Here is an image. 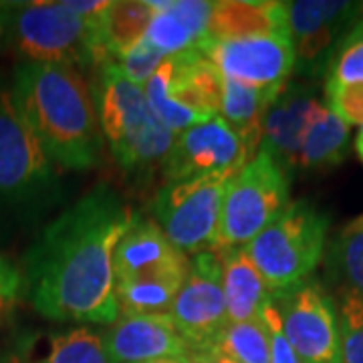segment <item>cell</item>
Returning a JSON list of instances; mask_svg holds the SVG:
<instances>
[{"label":"cell","instance_id":"cell-1","mask_svg":"<svg viewBox=\"0 0 363 363\" xmlns=\"http://www.w3.org/2000/svg\"><path fill=\"white\" fill-rule=\"evenodd\" d=\"M133 214L99 184L61 212L26 250L23 295L52 321L111 325L119 317L113 252Z\"/></svg>","mask_w":363,"mask_h":363},{"label":"cell","instance_id":"cell-2","mask_svg":"<svg viewBox=\"0 0 363 363\" xmlns=\"http://www.w3.org/2000/svg\"><path fill=\"white\" fill-rule=\"evenodd\" d=\"M11 85L18 113L52 164L89 169L99 162L104 133L93 91L81 69L21 61Z\"/></svg>","mask_w":363,"mask_h":363},{"label":"cell","instance_id":"cell-3","mask_svg":"<svg viewBox=\"0 0 363 363\" xmlns=\"http://www.w3.org/2000/svg\"><path fill=\"white\" fill-rule=\"evenodd\" d=\"M91 91L99 128L119 168L131 174L162 164L176 135L154 116L143 87L128 81L111 61H101Z\"/></svg>","mask_w":363,"mask_h":363},{"label":"cell","instance_id":"cell-4","mask_svg":"<svg viewBox=\"0 0 363 363\" xmlns=\"http://www.w3.org/2000/svg\"><path fill=\"white\" fill-rule=\"evenodd\" d=\"M0 43L26 63L89 69L97 59V33L52 0H0Z\"/></svg>","mask_w":363,"mask_h":363},{"label":"cell","instance_id":"cell-5","mask_svg":"<svg viewBox=\"0 0 363 363\" xmlns=\"http://www.w3.org/2000/svg\"><path fill=\"white\" fill-rule=\"evenodd\" d=\"M327 233L329 216L309 200H295L245 248L272 293L311 279L323 259Z\"/></svg>","mask_w":363,"mask_h":363},{"label":"cell","instance_id":"cell-6","mask_svg":"<svg viewBox=\"0 0 363 363\" xmlns=\"http://www.w3.org/2000/svg\"><path fill=\"white\" fill-rule=\"evenodd\" d=\"M57 190L52 160L18 113L11 81L0 75V210H40Z\"/></svg>","mask_w":363,"mask_h":363},{"label":"cell","instance_id":"cell-7","mask_svg":"<svg viewBox=\"0 0 363 363\" xmlns=\"http://www.w3.org/2000/svg\"><path fill=\"white\" fill-rule=\"evenodd\" d=\"M154 116L174 135L220 113L222 75L198 49L166 57L143 85Z\"/></svg>","mask_w":363,"mask_h":363},{"label":"cell","instance_id":"cell-8","mask_svg":"<svg viewBox=\"0 0 363 363\" xmlns=\"http://www.w3.org/2000/svg\"><path fill=\"white\" fill-rule=\"evenodd\" d=\"M291 176L262 152L228 182L212 252L247 247L289 204Z\"/></svg>","mask_w":363,"mask_h":363},{"label":"cell","instance_id":"cell-9","mask_svg":"<svg viewBox=\"0 0 363 363\" xmlns=\"http://www.w3.org/2000/svg\"><path fill=\"white\" fill-rule=\"evenodd\" d=\"M236 172L210 174L169 184L156 198L157 226L184 255L212 250L220 220L222 200Z\"/></svg>","mask_w":363,"mask_h":363},{"label":"cell","instance_id":"cell-10","mask_svg":"<svg viewBox=\"0 0 363 363\" xmlns=\"http://www.w3.org/2000/svg\"><path fill=\"white\" fill-rule=\"evenodd\" d=\"M271 301L286 341L301 362L341 363L339 313L319 281L307 279L283 291H272Z\"/></svg>","mask_w":363,"mask_h":363},{"label":"cell","instance_id":"cell-11","mask_svg":"<svg viewBox=\"0 0 363 363\" xmlns=\"http://www.w3.org/2000/svg\"><path fill=\"white\" fill-rule=\"evenodd\" d=\"M286 4V26L295 49V73L325 77L329 59L345 33L363 16V2L297 0Z\"/></svg>","mask_w":363,"mask_h":363},{"label":"cell","instance_id":"cell-12","mask_svg":"<svg viewBox=\"0 0 363 363\" xmlns=\"http://www.w3.org/2000/svg\"><path fill=\"white\" fill-rule=\"evenodd\" d=\"M168 315L190 351L210 347L230 323L222 289V264L216 252L204 250L192 257L186 281Z\"/></svg>","mask_w":363,"mask_h":363},{"label":"cell","instance_id":"cell-13","mask_svg":"<svg viewBox=\"0 0 363 363\" xmlns=\"http://www.w3.org/2000/svg\"><path fill=\"white\" fill-rule=\"evenodd\" d=\"M204 52L222 77L259 89H283L295 73V49L286 35L233 40H202Z\"/></svg>","mask_w":363,"mask_h":363},{"label":"cell","instance_id":"cell-14","mask_svg":"<svg viewBox=\"0 0 363 363\" xmlns=\"http://www.w3.org/2000/svg\"><path fill=\"white\" fill-rule=\"evenodd\" d=\"M248 160L252 157L238 135L216 116L176 135L162 162V176L169 186L210 174L238 172Z\"/></svg>","mask_w":363,"mask_h":363},{"label":"cell","instance_id":"cell-15","mask_svg":"<svg viewBox=\"0 0 363 363\" xmlns=\"http://www.w3.org/2000/svg\"><path fill=\"white\" fill-rule=\"evenodd\" d=\"M317 89L311 83H286L272 99L262 119V140L259 152L293 178L297 172L301 143L313 119L321 111Z\"/></svg>","mask_w":363,"mask_h":363},{"label":"cell","instance_id":"cell-16","mask_svg":"<svg viewBox=\"0 0 363 363\" xmlns=\"http://www.w3.org/2000/svg\"><path fill=\"white\" fill-rule=\"evenodd\" d=\"M101 337L111 363H145L190 353L168 313H119Z\"/></svg>","mask_w":363,"mask_h":363},{"label":"cell","instance_id":"cell-17","mask_svg":"<svg viewBox=\"0 0 363 363\" xmlns=\"http://www.w3.org/2000/svg\"><path fill=\"white\" fill-rule=\"evenodd\" d=\"M186 264H190L188 255L169 242L157 222L142 216H133L130 228L121 236L113 252L116 281Z\"/></svg>","mask_w":363,"mask_h":363},{"label":"cell","instance_id":"cell-18","mask_svg":"<svg viewBox=\"0 0 363 363\" xmlns=\"http://www.w3.org/2000/svg\"><path fill=\"white\" fill-rule=\"evenodd\" d=\"M154 9V18L145 33L157 51L166 57L198 49L206 39L208 18L212 2L206 0H150Z\"/></svg>","mask_w":363,"mask_h":363},{"label":"cell","instance_id":"cell-19","mask_svg":"<svg viewBox=\"0 0 363 363\" xmlns=\"http://www.w3.org/2000/svg\"><path fill=\"white\" fill-rule=\"evenodd\" d=\"M262 35H286V4L271 0H220L212 2L206 39L233 40Z\"/></svg>","mask_w":363,"mask_h":363},{"label":"cell","instance_id":"cell-20","mask_svg":"<svg viewBox=\"0 0 363 363\" xmlns=\"http://www.w3.org/2000/svg\"><path fill=\"white\" fill-rule=\"evenodd\" d=\"M216 255L222 264V289L228 321L238 323L257 319L260 307L271 297V289L248 257L247 248H224Z\"/></svg>","mask_w":363,"mask_h":363},{"label":"cell","instance_id":"cell-21","mask_svg":"<svg viewBox=\"0 0 363 363\" xmlns=\"http://www.w3.org/2000/svg\"><path fill=\"white\" fill-rule=\"evenodd\" d=\"M279 91L281 89H259L222 77L218 117L238 135L250 157H255L259 152L262 140V119Z\"/></svg>","mask_w":363,"mask_h":363},{"label":"cell","instance_id":"cell-22","mask_svg":"<svg viewBox=\"0 0 363 363\" xmlns=\"http://www.w3.org/2000/svg\"><path fill=\"white\" fill-rule=\"evenodd\" d=\"M154 18V9L142 0H116L109 2L104 21L97 28V59L101 61H117L121 55L130 51L145 37L150 23ZM93 65V67H95Z\"/></svg>","mask_w":363,"mask_h":363},{"label":"cell","instance_id":"cell-23","mask_svg":"<svg viewBox=\"0 0 363 363\" xmlns=\"http://www.w3.org/2000/svg\"><path fill=\"white\" fill-rule=\"evenodd\" d=\"M188 267L190 264L117 279L116 298L119 313H138V315L169 313L174 298L186 281Z\"/></svg>","mask_w":363,"mask_h":363},{"label":"cell","instance_id":"cell-24","mask_svg":"<svg viewBox=\"0 0 363 363\" xmlns=\"http://www.w3.org/2000/svg\"><path fill=\"white\" fill-rule=\"evenodd\" d=\"M350 125L323 105L301 143L297 169L319 172L335 168L350 154Z\"/></svg>","mask_w":363,"mask_h":363},{"label":"cell","instance_id":"cell-25","mask_svg":"<svg viewBox=\"0 0 363 363\" xmlns=\"http://www.w3.org/2000/svg\"><path fill=\"white\" fill-rule=\"evenodd\" d=\"M325 269L339 295L345 293L363 301V214L335 234L327 250Z\"/></svg>","mask_w":363,"mask_h":363},{"label":"cell","instance_id":"cell-26","mask_svg":"<svg viewBox=\"0 0 363 363\" xmlns=\"http://www.w3.org/2000/svg\"><path fill=\"white\" fill-rule=\"evenodd\" d=\"M33 363H111L105 351L104 337L87 327L69 329L51 335L45 343L43 355Z\"/></svg>","mask_w":363,"mask_h":363},{"label":"cell","instance_id":"cell-27","mask_svg":"<svg viewBox=\"0 0 363 363\" xmlns=\"http://www.w3.org/2000/svg\"><path fill=\"white\" fill-rule=\"evenodd\" d=\"M210 347H216L236 363H271L269 333L259 317L228 323Z\"/></svg>","mask_w":363,"mask_h":363},{"label":"cell","instance_id":"cell-28","mask_svg":"<svg viewBox=\"0 0 363 363\" xmlns=\"http://www.w3.org/2000/svg\"><path fill=\"white\" fill-rule=\"evenodd\" d=\"M323 79L325 87L363 85V16L339 40Z\"/></svg>","mask_w":363,"mask_h":363},{"label":"cell","instance_id":"cell-29","mask_svg":"<svg viewBox=\"0 0 363 363\" xmlns=\"http://www.w3.org/2000/svg\"><path fill=\"white\" fill-rule=\"evenodd\" d=\"M337 313L341 363H363V301L343 293Z\"/></svg>","mask_w":363,"mask_h":363},{"label":"cell","instance_id":"cell-30","mask_svg":"<svg viewBox=\"0 0 363 363\" xmlns=\"http://www.w3.org/2000/svg\"><path fill=\"white\" fill-rule=\"evenodd\" d=\"M164 59H166V55L157 51L156 47L143 37L125 55H121L117 61H111V63L119 69V73L128 81L143 87L150 81V77L156 73L157 67L164 63Z\"/></svg>","mask_w":363,"mask_h":363},{"label":"cell","instance_id":"cell-31","mask_svg":"<svg viewBox=\"0 0 363 363\" xmlns=\"http://www.w3.org/2000/svg\"><path fill=\"white\" fill-rule=\"evenodd\" d=\"M325 107L347 125H363V85L325 87Z\"/></svg>","mask_w":363,"mask_h":363},{"label":"cell","instance_id":"cell-32","mask_svg":"<svg viewBox=\"0 0 363 363\" xmlns=\"http://www.w3.org/2000/svg\"><path fill=\"white\" fill-rule=\"evenodd\" d=\"M259 319L264 325L267 333H269V343H271V363H303L298 359L295 350L291 347V343L286 341L279 313L272 305L271 297L264 301V305L260 307Z\"/></svg>","mask_w":363,"mask_h":363},{"label":"cell","instance_id":"cell-33","mask_svg":"<svg viewBox=\"0 0 363 363\" xmlns=\"http://www.w3.org/2000/svg\"><path fill=\"white\" fill-rule=\"evenodd\" d=\"M23 295L21 271L4 257H0V321H4Z\"/></svg>","mask_w":363,"mask_h":363},{"label":"cell","instance_id":"cell-34","mask_svg":"<svg viewBox=\"0 0 363 363\" xmlns=\"http://www.w3.org/2000/svg\"><path fill=\"white\" fill-rule=\"evenodd\" d=\"M109 2L111 0H63L67 9L81 21H85L91 28H95V33L104 21L105 11L109 9Z\"/></svg>","mask_w":363,"mask_h":363},{"label":"cell","instance_id":"cell-35","mask_svg":"<svg viewBox=\"0 0 363 363\" xmlns=\"http://www.w3.org/2000/svg\"><path fill=\"white\" fill-rule=\"evenodd\" d=\"M190 363H236L228 355H224L216 347H206V350H196L188 353Z\"/></svg>","mask_w":363,"mask_h":363},{"label":"cell","instance_id":"cell-36","mask_svg":"<svg viewBox=\"0 0 363 363\" xmlns=\"http://www.w3.org/2000/svg\"><path fill=\"white\" fill-rule=\"evenodd\" d=\"M355 154H357V157H359V162L363 164V125L359 128V131H357V135H355Z\"/></svg>","mask_w":363,"mask_h":363},{"label":"cell","instance_id":"cell-37","mask_svg":"<svg viewBox=\"0 0 363 363\" xmlns=\"http://www.w3.org/2000/svg\"><path fill=\"white\" fill-rule=\"evenodd\" d=\"M145 363H190V357H164V359H156V362H145Z\"/></svg>","mask_w":363,"mask_h":363}]
</instances>
